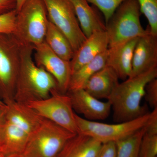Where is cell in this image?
Returning a JSON list of instances; mask_svg holds the SVG:
<instances>
[{
  "label": "cell",
  "instance_id": "cell-1",
  "mask_svg": "<svg viewBox=\"0 0 157 157\" xmlns=\"http://www.w3.org/2000/svg\"><path fill=\"white\" fill-rule=\"evenodd\" d=\"M33 46L22 43L20 65L13 98L14 101L21 104H27L45 99L52 91L58 90L53 76L36 65L33 58Z\"/></svg>",
  "mask_w": 157,
  "mask_h": 157
},
{
  "label": "cell",
  "instance_id": "cell-2",
  "mask_svg": "<svg viewBox=\"0 0 157 157\" xmlns=\"http://www.w3.org/2000/svg\"><path fill=\"white\" fill-rule=\"evenodd\" d=\"M157 68L119 83L108 98L116 123L132 120L147 113L140 105L147 84L157 78Z\"/></svg>",
  "mask_w": 157,
  "mask_h": 157
},
{
  "label": "cell",
  "instance_id": "cell-3",
  "mask_svg": "<svg viewBox=\"0 0 157 157\" xmlns=\"http://www.w3.org/2000/svg\"><path fill=\"white\" fill-rule=\"evenodd\" d=\"M140 7L137 0H125L116 10L106 23L108 48L119 46L130 40L147 35L140 23Z\"/></svg>",
  "mask_w": 157,
  "mask_h": 157
},
{
  "label": "cell",
  "instance_id": "cell-4",
  "mask_svg": "<svg viewBox=\"0 0 157 157\" xmlns=\"http://www.w3.org/2000/svg\"><path fill=\"white\" fill-rule=\"evenodd\" d=\"M76 134L43 118L29 137L23 157H57L65 144Z\"/></svg>",
  "mask_w": 157,
  "mask_h": 157
},
{
  "label": "cell",
  "instance_id": "cell-5",
  "mask_svg": "<svg viewBox=\"0 0 157 157\" xmlns=\"http://www.w3.org/2000/svg\"><path fill=\"white\" fill-rule=\"evenodd\" d=\"M48 21L43 0H26L17 12L13 34L23 44L36 46L44 41Z\"/></svg>",
  "mask_w": 157,
  "mask_h": 157
},
{
  "label": "cell",
  "instance_id": "cell-6",
  "mask_svg": "<svg viewBox=\"0 0 157 157\" xmlns=\"http://www.w3.org/2000/svg\"><path fill=\"white\" fill-rule=\"evenodd\" d=\"M153 111L132 120L109 124L88 121L75 113L78 133L89 136L101 143L116 142L147 125Z\"/></svg>",
  "mask_w": 157,
  "mask_h": 157
},
{
  "label": "cell",
  "instance_id": "cell-7",
  "mask_svg": "<svg viewBox=\"0 0 157 157\" xmlns=\"http://www.w3.org/2000/svg\"><path fill=\"white\" fill-rule=\"evenodd\" d=\"M21 45L13 34H0V98L5 103L14 98Z\"/></svg>",
  "mask_w": 157,
  "mask_h": 157
},
{
  "label": "cell",
  "instance_id": "cell-8",
  "mask_svg": "<svg viewBox=\"0 0 157 157\" xmlns=\"http://www.w3.org/2000/svg\"><path fill=\"white\" fill-rule=\"evenodd\" d=\"M42 118L57 124L75 134L78 133L70 96L57 90L52 91L50 95L39 101L27 104Z\"/></svg>",
  "mask_w": 157,
  "mask_h": 157
},
{
  "label": "cell",
  "instance_id": "cell-9",
  "mask_svg": "<svg viewBox=\"0 0 157 157\" xmlns=\"http://www.w3.org/2000/svg\"><path fill=\"white\" fill-rule=\"evenodd\" d=\"M48 19L67 37L74 52L86 37L79 26L71 0H43Z\"/></svg>",
  "mask_w": 157,
  "mask_h": 157
},
{
  "label": "cell",
  "instance_id": "cell-10",
  "mask_svg": "<svg viewBox=\"0 0 157 157\" xmlns=\"http://www.w3.org/2000/svg\"><path fill=\"white\" fill-rule=\"evenodd\" d=\"M34 61L45 69L55 79L58 90L67 94L71 76L70 61L65 60L54 53L45 41L34 46Z\"/></svg>",
  "mask_w": 157,
  "mask_h": 157
},
{
  "label": "cell",
  "instance_id": "cell-11",
  "mask_svg": "<svg viewBox=\"0 0 157 157\" xmlns=\"http://www.w3.org/2000/svg\"><path fill=\"white\" fill-rule=\"evenodd\" d=\"M73 110L82 114L88 121L104 120L109 117L111 105L109 101L102 102L83 89L68 91Z\"/></svg>",
  "mask_w": 157,
  "mask_h": 157
},
{
  "label": "cell",
  "instance_id": "cell-12",
  "mask_svg": "<svg viewBox=\"0 0 157 157\" xmlns=\"http://www.w3.org/2000/svg\"><path fill=\"white\" fill-rule=\"evenodd\" d=\"M157 68V36L151 31L138 39L133 53L132 71L129 78Z\"/></svg>",
  "mask_w": 157,
  "mask_h": 157
},
{
  "label": "cell",
  "instance_id": "cell-13",
  "mask_svg": "<svg viewBox=\"0 0 157 157\" xmlns=\"http://www.w3.org/2000/svg\"><path fill=\"white\" fill-rule=\"evenodd\" d=\"M108 48V39L106 31L94 32L86 38L74 52L73 57L70 61L71 75Z\"/></svg>",
  "mask_w": 157,
  "mask_h": 157
},
{
  "label": "cell",
  "instance_id": "cell-14",
  "mask_svg": "<svg viewBox=\"0 0 157 157\" xmlns=\"http://www.w3.org/2000/svg\"><path fill=\"white\" fill-rule=\"evenodd\" d=\"M6 105L5 121L14 124L30 135L40 125L43 118L27 104L14 100L5 103Z\"/></svg>",
  "mask_w": 157,
  "mask_h": 157
},
{
  "label": "cell",
  "instance_id": "cell-15",
  "mask_svg": "<svg viewBox=\"0 0 157 157\" xmlns=\"http://www.w3.org/2000/svg\"><path fill=\"white\" fill-rule=\"evenodd\" d=\"M138 39H132L117 47L108 48L106 66L114 70L119 79L124 81L131 76L133 53Z\"/></svg>",
  "mask_w": 157,
  "mask_h": 157
},
{
  "label": "cell",
  "instance_id": "cell-16",
  "mask_svg": "<svg viewBox=\"0 0 157 157\" xmlns=\"http://www.w3.org/2000/svg\"><path fill=\"white\" fill-rule=\"evenodd\" d=\"M29 136L23 129L5 121L0 131V153L4 157L21 154Z\"/></svg>",
  "mask_w": 157,
  "mask_h": 157
},
{
  "label": "cell",
  "instance_id": "cell-17",
  "mask_svg": "<svg viewBox=\"0 0 157 157\" xmlns=\"http://www.w3.org/2000/svg\"><path fill=\"white\" fill-rule=\"evenodd\" d=\"M118 79L114 70L105 66L90 77L83 89L97 99L108 100L119 83Z\"/></svg>",
  "mask_w": 157,
  "mask_h": 157
},
{
  "label": "cell",
  "instance_id": "cell-18",
  "mask_svg": "<svg viewBox=\"0 0 157 157\" xmlns=\"http://www.w3.org/2000/svg\"><path fill=\"white\" fill-rule=\"evenodd\" d=\"M82 31L87 37L96 31H106V24L95 7L86 0H71Z\"/></svg>",
  "mask_w": 157,
  "mask_h": 157
},
{
  "label": "cell",
  "instance_id": "cell-19",
  "mask_svg": "<svg viewBox=\"0 0 157 157\" xmlns=\"http://www.w3.org/2000/svg\"><path fill=\"white\" fill-rule=\"evenodd\" d=\"M102 144L93 137L77 133L68 140L57 157H97Z\"/></svg>",
  "mask_w": 157,
  "mask_h": 157
},
{
  "label": "cell",
  "instance_id": "cell-20",
  "mask_svg": "<svg viewBox=\"0 0 157 157\" xmlns=\"http://www.w3.org/2000/svg\"><path fill=\"white\" fill-rule=\"evenodd\" d=\"M44 41L59 57L70 61L74 51L67 37L48 19Z\"/></svg>",
  "mask_w": 157,
  "mask_h": 157
},
{
  "label": "cell",
  "instance_id": "cell-21",
  "mask_svg": "<svg viewBox=\"0 0 157 157\" xmlns=\"http://www.w3.org/2000/svg\"><path fill=\"white\" fill-rule=\"evenodd\" d=\"M108 53L107 49L74 72L71 75L68 92L84 89L90 77L106 66Z\"/></svg>",
  "mask_w": 157,
  "mask_h": 157
},
{
  "label": "cell",
  "instance_id": "cell-22",
  "mask_svg": "<svg viewBox=\"0 0 157 157\" xmlns=\"http://www.w3.org/2000/svg\"><path fill=\"white\" fill-rule=\"evenodd\" d=\"M146 126L116 142L117 157H139L140 142L146 132Z\"/></svg>",
  "mask_w": 157,
  "mask_h": 157
},
{
  "label": "cell",
  "instance_id": "cell-23",
  "mask_svg": "<svg viewBox=\"0 0 157 157\" xmlns=\"http://www.w3.org/2000/svg\"><path fill=\"white\" fill-rule=\"evenodd\" d=\"M140 12L148 22L151 33L157 36V0H137Z\"/></svg>",
  "mask_w": 157,
  "mask_h": 157
},
{
  "label": "cell",
  "instance_id": "cell-24",
  "mask_svg": "<svg viewBox=\"0 0 157 157\" xmlns=\"http://www.w3.org/2000/svg\"><path fill=\"white\" fill-rule=\"evenodd\" d=\"M157 157V134L146 130L140 142L139 157Z\"/></svg>",
  "mask_w": 157,
  "mask_h": 157
},
{
  "label": "cell",
  "instance_id": "cell-25",
  "mask_svg": "<svg viewBox=\"0 0 157 157\" xmlns=\"http://www.w3.org/2000/svg\"><path fill=\"white\" fill-rule=\"evenodd\" d=\"M102 12L105 24L112 16L116 10L125 0H86Z\"/></svg>",
  "mask_w": 157,
  "mask_h": 157
},
{
  "label": "cell",
  "instance_id": "cell-26",
  "mask_svg": "<svg viewBox=\"0 0 157 157\" xmlns=\"http://www.w3.org/2000/svg\"><path fill=\"white\" fill-rule=\"evenodd\" d=\"M17 11L12 10L0 15V34H13L15 31Z\"/></svg>",
  "mask_w": 157,
  "mask_h": 157
},
{
  "label": "cell",
  "instance_id": "cell-27",
  "mask_svg": "<svg viewBox=\"0 0 157 157\" xmlns=\"http://www.w3.org/2000/svg\"><path fill=\"white\" fill-rule=\"evenodd\" d=\"M144 98L153 109L157 108V79H152L147 84Z\"/></svg>",
  "mask_w": 157,
  "mask_h": 157
},
{
  "label": "cell",
  "instance_id": "cell-28",
  "mask_svg": "<svg viewBox=\"0 0 157 157\" xmlns=\"http://www.w3.org/2000/svg\"><path fill=\"white\" fill-rule=\"evenodd\" d=\"M97 157H117L116 142L102 144Z\"/></svg>",
  "mask_w": 157,
  "mask_h": 157
},
{
  "label": "cell",
  "instance_id": "cell-29",
  "mask_svg": "<svg viewBox=\"0 0 157 157\" xmlns=\"http://www.w3.org/2000/svg\"><path fill=\"white\" fill-rule=\"evenodd\" d=\"M16 9V0H0V15Z\"/></svg>",
  "mask_w": 157,
  "mask_h": 157
},
{
  "label": "cell",
  "instance_id": "cell-30",
  "mask_svg": "<svg viewBox=\"0 0 157 157\" xmlns=\"http://www.w3.org/2000/svg\"><path fill=\"white\" fill-rule=\"evenodd\" d=\"M6 107L3 109H0V131L2 129L3 124L5 122Z\"/></svg>",
  "mask_w": 157,
  "mask_h": 157
},
{
  "label": "cell",
  "instance_id": "cell-31",
  "mask_svg": "<svg viewBox=\"0 0 157 157\" xmlns=\"http://www.w3.org/2000/svg\"><path fill=\"white\" fill-rule=\"evenodd\" d=\"M26 1V0H16V10L17 12L19 11L20 9L21 8Z\"/></svg>",
  "mask_w": 157,
  "mask_h": 157
},
{
  "label": "cell",
  "instance_id": "cell-32",
  "mask_svg": "<svg viewBox=\"0 0 157 157\" xmlns=\"http://www.w3.org/2000/svg\"><path fill=\"white\" fill-rule=\"evenodd\" d=\"M6 107V104L5 102L2 100V99L0 98V109H3L5 108Z\"/></svg>",
  "mask_w": 157,
  "mask_h": 157
},
{
  "label": "cell",
  "instance_id": "cell-33",
  "mask_svg": "<svg viewBox=\"0 0 157 157\" xmlns=\"http://www.w3.org/2000/svg\"><path fill=\"white\" fill-rule=\"evenodd\" d=\"M4 157H23L21 156V155L20 154L11 155H9L6 156Z\"/></svg>",
  "mask_w": 157,
  "mask_h": 157
},
{
  "label": "cell",
  "instance_id": "cell-34",
  "mask_svg": "<svg viewBox=\"0 0 157 157\" xmlns=\"http://www.w3.org/2000/svg\"><path fill=\"white\" fill-rule=\"evenodd\" d=\"M0 157H4V156H3L1 154V153H0Z\"/></svg>",
  "mask_w": 157,
  "mask_h": 157
}]
</instances>
